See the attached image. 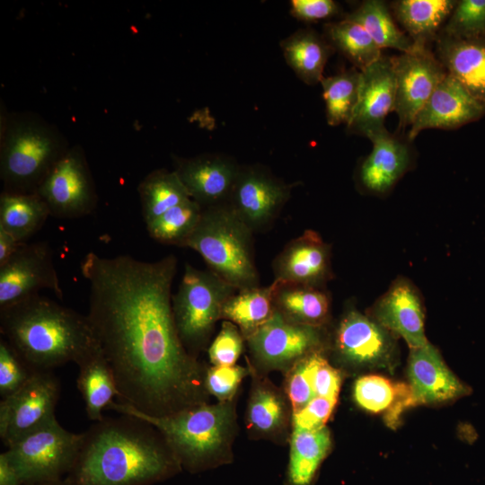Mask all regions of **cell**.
<instances>
[{"label": "cell", "mask_w": 485, "mask_h": 485, "mask_svg": "<svg viewBox=\"0 0 485 485\" xmlns=\"http://www.w3.org/2000/svg\"><path fill=\"white\" fill-rule=\"evenodd\" d=\"M178 260L155 261L90 251L86 316L119 392V401L149 416L205 402V371L179 336L172 304Z\"/></svg>", "instance_id": "1"}, {"label": "cell", "mask_w": 485, "mask_h": 485, "mask_svg": "<svg viewBox=\"0 0 485 485\" xmlns=\"http://www.w3.org/2000/svg\"><path fill=\"white\" fill-rule=\"evenodd\" d=\"M181 469L156 428L122 415L104 418L84 432L77 459L64 480L66 485H152Z\"/></svg>", "instance_id": "2"}, {"label": "cell", "mask_w": 485, "mask_h": 485, "mask_svg": "<svg viewBox=\"0 0 485 485\" xmlns=\"http://www.w3.org/2000/svg\"><path fill=\"white\" fill-rule=\"evenodd\" d=\"M0 332L34 370L77 364L99 346L86 314L40 294L0 308Z\"/></svg>", "instance_id": "3"}, {"label": "cell", "mask_w": 485, "mask_h": 485, "mask_svg": "<svg viewBox=\"0 0 485 485\" xmlns=\"http://www.w3.org/2000/svg\"><path fill=\"white\" fill-rule=\"evenodd\" d=\"M110 410L137 418L158 430L182 469L200 472L231 461L234 432L232 401L206 402L165 416H149L114 401Z\"/></svg>", "instance_id": "4"}, {"label": "cell", "mask_w": 485, "mask_h": 485, "mask_svg": "<svg viewBox=\"0 0 485 485\" xmlns=\"http://www.w3.org/2000/svg\"><path fill=\"white\" fill-rule=\"evenodd\" d=\"M0 179L3 191L36 192L70 149L63 133L40 115L13 112L2 119Z\"/></svg>", "instance_id": "5"}, {"label": "cell", "mask_w": 485, "mask_h": 485, "mask_svg": "<svg viewBox=\"0 0 485 485\" xmlns=\"http://www.w3.org/2000/svg\"><path fill=\"white\" fill-rule=\"evenodd\" d=\"M253 233L226 202L203 208L185 247L197 251L208 269L237 290L255 287L260 277Z\"/></svg>", "instance_id": "6"}, {"label": "cell", "mask_w": 485, "mask_h": 485, "mask_svg": "<svg viewBox=\"0 0 485 485\" xmlns=\"http://www.w3.org/2000/svg\"><path fill=\"white\" fill-rule=\"evenodd\" d=\"M236 291L210 269L185 264L172 304L181 340L193 357L207 343L225 303Z\"/></svg>", "instance_id": "7"}, {"label": "cell", "mask_w": 485, "mask_h": 485, "mask_svg": "<svg viewBox=\"0 0 485 485\" xmlns=\"http://www.w3.org/2000/svg\"><path fill=\"white\" fill-rule=\"evenodd\" d=\"M84 433L64 428L57 419L30 433L5 451L24 485L64 479L73 468Z\"/></svg>", "instance_id": "8"}, {"label": "cell", "mask_w": 485, "mask_h": 485, "mask_svg": "<svg viewBox=\"0 0 485 485\" xmlns=\"http://www.w3.org/2000/svg\"><path fill=\"white\" fill-rule=\"evenodd\" d=\"M60 384L51 370H33L16 392L0 401V438L8 448L56 419Z\"/></svg>", "instance_id": "9"}, {"label": "cell", "mask_w": 485, "mask_h": 485, "mask_svg": "<svg viewBox=\"0 0 485 485\" xmlns=\"http://www.w3.org/2000/svg\"><path fill=\"white\" fill-rule=\"evenodd\" d=\"M36 192L47 204L50 216L74 219L92 214L98 195L84 149L71 146Z\"/></svg>", "instance_id": "10"}, {"label": "cell", "mask_w": 485, "mask_h": 485, "mask_svg": "<svg viewBox=\"0 0 485 485\" xmlns=\"http://www.w3.org/2000/svg\"><path fill=\"white\" fill-rule=\"evenodd\" d=\"M42 289L51 290L63 299L53 251L47 242H23L0 266V308L40 294Z\"/></svg>", "instance_id": "11"}, {"label": "cell", "mask_w": 485, "mask_h": 485, "mask_svg": "<svg viewBox=\"0 0 485 485\" xmlns=\"http://www.w3.org/2000/svg\"><path fill=\"white\" fill-rule=\"evenodd\" d=\"M246 340L260 366L289 370L301 358L321 351L322 334L321 327L292 322L275 311Z\"/></svg>", "instance_id": "12"}, {"label": "cell", "mask_w": 485, "mask_h": 485, "mask_svg": "<svg viewBox=\"0 0 485 485\" xmlns=\"http://www.w3.org/2000/svg\"><path fill=\"white\" fill-rule=\"evenodd\" d=\"M395 75L394 110L399 129L410 126L447 72L428 46H416L409 52L392 57Z\"/></svg>", "instance_id": "13"}, {"label": "cell", "mask_w": 485, "mask_h": 485, "mask_svg": "<svg viewBox=\"0 0 485 485\" xmlns=\"http://www.w3.org/2000/svg\"><path fill=\"white\" fill-rule=\"evenodd\" d=\"M293 187L262 168L240 167L227 203L253 232L261 231L277 218Z\"/></svg>", "instance_id": "14"}, {"label": "cell", "mask_w": 485, "mask_h": 485, "mask_svg": "<svg viewBox=\"0 0 485 485\" xmlns=\"http://www.w3.org/2000/svg\"><path fill=\"white\" fill-rule=\"evenodd\" d=\"M395 95L392 57L383 55L360 71L358 100L347 125L348 131L369 138L384 130L385 117L394 110Z\"/></svg>", "instance_id": "15"}, {"label": "cell", "mask_w": 485, "mask_h": 485, "mask_svg": "<svg viewBox=\"0 0 485 485\" xmlns=\"http://www.w3.org/2000/svg\"><path fill=\"white\" fill-rule=\"evenodd\" d=\"M372 315L389 332L401 337L410 349L428 343L425 335V313L420 293L406 278L393 280L375 303Z\"/></svg>", "instance_id": "16"}, {"label": "cell", "mask_w": 485, "mask_h": 485, "mask_svg": "<svg viewBox=\"0 0 485 485\" xmlns=\"http://www.w3.org/2000/svg\"><path fill=\"white\" fill-rule=\"evenodd\" d=\"M485 109L448 73L417 113L407 135L411 142L428 128L454 129L476 121Z\"/></svg>", "instance_id": "17"}, {"label": "cell", "mask_w": 485, "mask_h": 485, "mask_svg": "<svg viewBox=\"0 0 485 485\" xmlns=\"http://www.w3.org/2000/svg\"><path fill=\"white\" fill-rule=\"evenodd\" d=\"M275 279L321 287L331 277V247L313 230L291 240L272 264Z\"/></svg>", "instance_id": "18"}, {"label": "cell", "mask_w": 485, "mask_h": 485, "mask_svg": "<svg viewBox=\"0 0 485 485\" xmlns=\"http://www.w3.org/2000/svg\"><path fill=\"white\" fill-rule=\"evenodd\" d=\"M174 172L190 198L203 208L226 203L240 167L233 160L202 154L191 158H174Z\"/></svg>", "instance_id": "19"}, {"label": "cell", "mask_w": 485, "mask_h": 485, "mask_svg": "<svg viewBox=\"0 0 485 485\" xmlns=\"http://www.w3.org/2000/svg\"><path fill=\"white\" fill-rule=\"evenodd\" d=\"M368 139L373 148L359 165L358 183L366 192L385 194L410 167L413 159L410 142L386 128Z\"/></svg>", "instance_id": "20"}, {"label": "cell", "mask_w": 485, "mask_h": 485, "mask_svg": "<svg viewBox=\"0 0 485 485\" xmlns=\"http://www.w3.org/2000/svg\"><path fill=\"white\" fill-rule=\"evenodd\" d=\"M335 348L347 362L370 366L385 361L393 350L391 332L355 309L342 316L335 333Z\"/></svg>", "instance_id": "21"}, {"label": "cell", "mask_w": 485, "mask_h": 485, "mask_svg": "<svg viewBox=\"0 0 485 485\" xmlns=\"http://www.w3.org/2000/svg\"><path fill=\"white\" fill-rule=\"evenodd\" d=\"M409 378L418 405L446 402L469 392L429 342L410 349Z\"/></svg>", "instance_id": "22"}, {"label": "cell", "mask_w": 485, "mask_h": 485, "mask_svg": "<svg viewBox=\"0 0 485 485\" xmlns=\"http://www.w3.org/2000/svg\"><path fill=\"white\" fill-rule=\"evenodd\" d=\"M435 43L446 72L485 109V37L458 40L439 34Z\"/></svg>", "instance_id": "23"}, {"label": "cell", "mask_w": 485, "mask_h": 485, "mask_svg": "<svg viewBox=\"0 0 485 485\" xmlns=\"http://www.w3.org/2000/svg\"><path fill=\"white\" fill-rule=\"evenodd\" d=\"M353 396L362 409L372 413H383L385 423L392 428L400 424L405 410L418 405L410 384L375 375L357 379Z\"/></svg>", "instance_id": "24"}, {"label": "cell", "mask_w": 485, "mask_h": 485, "mask_svg": "<svg viewBox=\"0 0 485 485\" xmlns=\"http://www.w3.org/2000/svg\"><path fill=\"white\" fill-rule=\"evenodd\" d=\"M77 388L85 404L87 417L95 422L104 419L102 411L110 409L120 394L114 374L98 346L77 364Z\"/></svg>", "instance_id": "25"}, {"label": "cell", "mask_w": 485, "mask_h": 485, "mask_svg": "<svg viewBox=\"0 0 485 485\" xmlns=\"http://www.w3.org/2000/svg\"><path fill=\"white\" fill-rule=\"evenodd\" d=\"M275 311L287 320L304 325L322 327L330 314L331 299L321 287L281 282L274 279Z\"/></svg>", "instance_id": "26"}, {"label": "cell", "mask_w": 485, "mask_h": 485, "mask_svg": "<svg viewBox=\"0 0 485 485\" xmlns=\"http://www.w3.org/2000/svg\"><path fill=\"white\" fill-rule=\"evenodd\" d=\"M455 0H399L393 13L416 46L435 41L453 12Z\"/></svg>", "instance_id": "27"}, {"label": "cell", "mask_w": 485, "mask_h": 485, "mask_svg": "<svg viewBox=\"0 0 485 485\" xmlns=\"http://www.w3.org/2000/svg\"><path fill=\"white\" fill-rule=\"evenodd\" d=\"M287 65L304 84L321 82L328 58L334 51L331 44L312 29H300L280 42Z\"/></svg>", "instance_id": "28"}, {"label": "cell", "mask_w": 485, "mask_h": 485, "mask_svg": "<svg viewBox=\"0 0 485 485\" xmlns=\"http://www.w3.org/2000/svg\"><path fill=\"white\" fill-rule=\"evenodd\" d=\"M331 445L326 427L315 430L293 428L286 485H312Z\"/></svg>", "instance_id": "29"}, {"label": "cell", "mask_w": 485, "mask_h": 485, "mask_svg": "<svg viewBox=\"0 0 485 485\" xmlns=\"http://www.w3.org/2000/svg\"><path fill=\"white\" fill-rule=\"evenodd\" d=\"M50 216L45 201L37 192L3 191L0 195V227L20 242L34 235Z\"/></svg>", "instance_id": "30"}, {"label": "cell", "mask_w": 485, "mask_h": 485, "mask_svg": "<svg viewBox=\"0 0 485 485\" xmlns=\"http://www.w3.org/2000/svg\"><path fill=\"white\" fill-rule=\"evenodd\" d=\"M275 284L237 290L225 303L221 319L234 323L246 340L275 313Z\"/></svg>", "instance_id": "31"}, {"label": "cell", "mask_w": 485, "mask_h": 485, "mask_svg": "<svg viewBox=\"0 0 485 485\" xmlns=\"http://www.w3.org/2000/svg\"><path fill=\"white\" fill-rule=\"evenodd\" d=\"M137 192L146 224L191 198L177 173L166 169H156L149 172L139 182Z\"/></svg>", "instance_id": "32"}, {"label": "cell", "mask_w": 485, "mask_h": 485, "mask_svg": "<svg viewBox=\"0 0 485 485\" xmlns=\"http://www.w3.org/2000/svg\"><path fill=\"white\" fill-rule=\"evenodd\" d=\"M345 19L361 25L380 48H391L402 53L415 48L409 35L397 27L384 1H364L357 9L348 13Z\"/></svg>", "instance_id": "33"}, {"label": "cell", "mask_w": 485, "mask_h": 485, "mask_svg": "<svg viewBox=\"0 0 485 485\" xmlns=\"http://www.w3.org/2000/svg\"><path fill=\"white\" fill-rule=\"evenodd\" d=\"M287 419L284 395L269 382L255 384L248 403V427L260 435L271 436L285 428Z\"/></svg>", "instance_id": "34"}, {"label": "cell", "mask_w": 485, "mask_h": 485, "mask_svg": "<svg viewBox=\"0 0 485 485\" xmlns=\"http://www.w3.org/2000/svg\"><path fill=\"white\" fill-rule=\"evenodd\" d=\"M327 41L340 51L355 68L362 71L382 56V50L359 24L343 18L324 26Z\"/></svg>", "instance_id": "35"}, {"label": "cell", "mask_w": 485, "mask_h": 485, "mask_svg": "<svg viewBox=\"0 0 485 485\" xmlns=\"http://www.w3.org/2000/svg\"><path fill=\"white\" fill-rule=\"evenodd\" d=\"M330 126L349 123L358 100L360 71L357 68L322 77L321 80Z\"/></svg>", "instance_id": "36"}, {"label": "cell", "mask_w": 485, "mask_h": 485, "mask_svg": "<svg viewBox=\"0 0 485 485\" xmlns=\"http://www.w3.org/2000/svg\"><path fill=\"white\" fill-rule=\"evenodd\" d=\"M202 211L203 207L198 202L189 198L146 224V231L151 238L160 243L185 247L200 220Z\"/></svg>", "instance_id": "37"}, {"label": "cell", "mask_w": 485, "mask_h": 485, "mask_svg": "<svg viewBox=\"0 0 485 485\" xmlns=\"http://www.w3.org/2000/svg\"><path fill=\"white\" fill-rule=\"evenodd\" d=\"M439 34L458 40L485 37V0H460Z\"/></svg>", "instance_id": "38"}, {"label": "cell", "mask_w": 485, "mask_h": 485, "mask_svg": "<svg viewBox=\"0 0 485 485\" xmlns=\"http://www.w3.org/2000/svg\"><path fill=\"white\" fill-rule=\"evenodd\" d=\"M315 351L297 361L288 371L286 392L293 412L304 408L316 395L313 375L317 354Z\"/></svg>", "instance_id": "39"}, {"label": "cell", "mask_w": 485, "mask_h": 485, "mask_svg": "<svg viewBox=\"0 0 485 485\" xmlns=\"http://www.w3.org/2000/svg\"><path fill=\"white\" fill-rule=\"evenodd\" d=\"M33 370L6 340L0 339V395L2 399L22 388Z\"/></svg>", "instance_id": "40"}, {"label": "cell", "mask_w": 485, "mask_h": 485, "mask_svg": "<svg viewBox=\"0 0 485 485\" xmlns=\"http://www.w3.org/2000/svg\"><path fill=\"white\" fill-rule=\"evenodd\" d=\"M243 335L229 321L222 323L221 331L208 348V357L214 366H234L243 349Z\"/></svg>", "instance_id": "41"}, {"label": "cell", "mask_w": 485, "mask_h": 485, "mask_svg": "<svg viewBox=\"0 0 485 485\" xmlns=\"http://www.w3.org/2000/svg\"><path fill=\"white\" fill-rule=\"evenodd\" d=\"M248 370L239 366H213L207 370L204 385L207 392L219 401H229L236 392Z\"/></svg>", "instance_id": "42"}, {"label": "cell", "mask_w": 485, "mask_h": 485, "mask_svg": "<svg viewBox=\"0 0 485 485\" xmlns=\"http://www.w3.org/2000/svg\"><path fill=\"white\" fill-rule=\"evenodd\" d=\"M337 401L315 396L304 408L292 414L293 428L315 430L325 427Z\"/></svg>", "instance_id": "43"}, {"label": "cell", "mask_w": 485, "mask_h": 485, "mask_svg": "<svg viewBox=\"0 0 485 485\" xmlns=\"http://www.w3.org/2000/svg\"><path fill=\"white\" fill-rule=\"evenodd\" d=\"M341 381L340 372L318 352L313 375L315 395L338 401Z\"/></svg>", "instance_id": "44"}, {"label": "cell", "mask_w": 485, "mask_h": 485, "mask_svg": "<svg viewBox=\"0 0 485 485\" xmlns=\"http://www.w3.org/2000/svg\"><path fill=\"white\" fill-rule=\"evenodd\" d=\"M290 11L297 20L315 22L335 16L340 6L332 0H293Z\"/></svg>", "instance_id": "45"}, {"label": "cell", "mask_w": 485, "mask_h": 485, "mask_svg": "<svg viewBox=\"0 0 485 485\" xmlns=\"http://www.w3.org/2000/svg\"><path fill=\"white\" fill-rule=\"evenodd\" d=\"M0 485H24L21 473L5 452L0 454Z\"/></svg>", "instance_id": "46"}, {"label": "cell", "mask_w": 485, "mask_h": 485, "mask_svg": "<svg viewBox=\"0 0 485 485\" xmlns=\"http://www.w3.org/2000/svg\"><path fill=\"white\" fill-rule=\"evenodd\" d=\"M23 242L17 241L11 234L0 227V266L5 263Z\"/></svg>", "instance_id": "47"}, {"label": "cell", "mask_w": 485, "mask_h": 485, "mask_svg": "<svg viewBox=\"0 0 485 485\" xmlns=\"http://www.w3.org/2000/svg\"><path fill=\"white\" fill-rule=\"evenodd\" d=\"M30 485H66L65 482V480H57V481H47V482H40V483H34Z\"/></svg>", "instance_id": "48"}]
</instances>
